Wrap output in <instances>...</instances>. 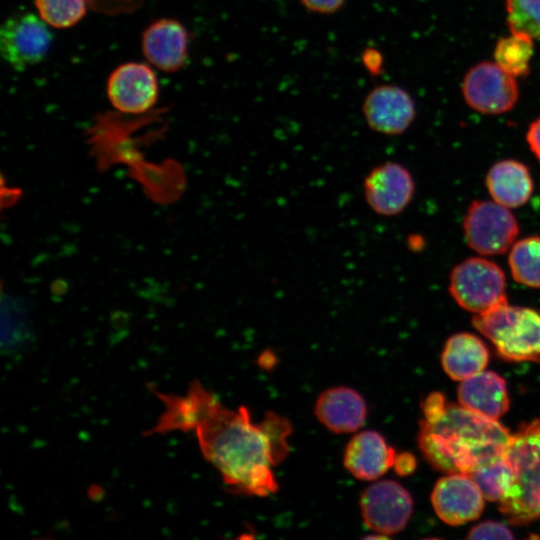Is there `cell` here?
<instances>
[{
  "label": "cell",
  "mask_w": 540,
  "mask_h": 540,
  "mask_svg": "<svg viewBox=\"0 0 540 540\" xmlns=\"http://www.w3.org/2000/svg\"><path fill=\"white\" fill-rule=\"evenodd\" d=\"M152 390L164 409L145 435L192 431L202 455L230 491L260 497L278 491L273 468L289 453L293 427L287 418L269 411L254 423L245 406H224L196 380L183 395Z\"/></svg>",
  "instance_id": "1"
},
{
  "label": "cell",
  "mask_w": 540,
  "mask_h": 540,
  "mask_svg": "<svg viewBox=\"0 0 540 540\" xmlns=\"http://www.w3.org/2000/svg\"><path fill=\"white\" fill-rule=\"evenodd\" d=\"M418 445L425 459L446 474L468 475L479 465L503 455L510 441L509 430L497 420L461 404L449 403L440 392L422 403Z\"/></svg>",
  "instance_id": "2"
},
{
  "label": "cell",
  "mask_w": 540,
  "mask_h": 540,
  "mask_svg": "<svg viewBox=\"0 0 540 540\" xmlns=\"http://www.w3.org/2000/svg\"><path fill=\"white\" fill-rule=\"evenodd\" d=\"M505 456L514 480L499 502V510L514 525L540 518V420L535 419L511 435Z\"/></svg>",
  "instance_id": "3"
},
{
  "label": "cell",
  "mask_w": 540,
  "mask_h": 540,
  "mask_svg": "<svg viewBox=\"0 0 540 540\" xmlns=\"http://www.w3.org/2000/svg\"><path fill=\"white\" fill-rule=\"evenodd\" d=\"M472 324L507 361L540 363V312L508 301L477 314Z\"/></svg>",
  "instance_id": "4"
},
{
  "label": "cell",
  "mask_w": 540,
  "mask_h": 540,
  "mask_svg": "<svg viewBox=\"0 0 540 540\" xmlns=\"http://www.w3.org/2000/svg\"><path fill=\"white\" fill-rule=\"evenodd\" d=\"M449 292L460 307L480 314L507 301L505 274L493 261L471 257L453 268Z\"/></svg>",
  "instance_id": "5"
},
{
  "label": "cell",
  "mask_w": 540,
  "mask_h": 540,
  "mask_svg": "<svg viewBox=\"0 0 540 540\" xmlns=\"http://www.w3.org/2000/svg\"><path fill=\"white\" fill-rule=\"evenodd\" d=\"M463 230L471 249L493 256L505 253L515 243L519 225L509 208L494 200H476L466 212Z\"/></svg>",
  "instance_id": "6"
},
{
  "label": "cell",
  "mask_w": 540,
  "mask_h": 540,
  "mask_svg": "<svg viewBox=\"0 0 540 540\" xmlns=\"http://www.w3.org/2000/svg\"><path fill=\"white\" fill-rule=\"evenodd\" d=\"M465 102L477 112L498 115L511 110L518 101L516 77L495 62L483 61L471 67L462 83Z\"/></svg>",
  "instance_id": "7"
},
{
  "label": "cell",
  "mask_w": 540,
  "mask_h": 540,
  "mask_svg": "<svg viewBox=\"0 0 540 540\" xmlns=\"http://www.w3.org/2000/svg\"><path fill=\"white\" fill-rule=\"evenodd\" d=\"M41 17L22 13L8 18L0 29V52L16 71L40 63L51 46L52 33Z\"/></svg>",
  "instance_id": "8"
},
{
  "label": "cell",
  "mask_w": 540,
  "mask_h": 540,
  "mask_svg": "<svg viewBox=\"0 0 540 540\" xmlns=\"http://www.w3.org/2000/svg\"><path fill=\"white\" fill-rule=\"evenodd\" d=\"M359 505L365 525L386 537L402 531L413 513L410 493L394 480H381L366 487Z\"/></svg>",
  "instance_id": "9"
},
{
  "label": "cell",
  "mask_w": 540,
  "mask_h": 540,
  "mask_svg": "<svg viewBox=\"0 0 540 540\" xmlns=\"http://www.w3.org/2000/svg\"><path fill=\"white\" fill-rule=\"evenodd\" d=\"M363 196L377 215L392 217L410 204L415 183L410 171L402 164L386 161L374 166L363 179Z\"/></svg>",
  "instance_id": "10"
},
{
  "label": "cell",
  "mask_w": 540,
  "mask_h": 540,
  "mask_svg": "<svg viewBox=\"0 0 540 540\" xmlns=\"http://www.w3.org/2000/svg\"><path fill=\"white\" fill-rule=\"evenodd\" d=\"M158 92L157 77L144 63L127 62L118 66L107 82L110 103L123 113L146 112L156 103Z\"/></svg>",
  "instance_id": "11"
},
{
  "label": "cell",
  "mask_w": 540,
  "mask_h": 540,
  "mask_svg": "<svg viewBox=\"0 0 540 540\" xmlns=\"http://www.w3.org/2000/svg\"><path fill=\"white\" fill-rule=\"evenodd\" d=\"M362 113L368 127L380 134L404 133L416 116L413 98L403 88L382 84L371 89L362 103Z\"/></svg>",
  "instance_id": "12"
},
{
  "label": "cell",
  "mask_w": 540,
  "mask_h": 540,
  "mask_svg": "<svg viewBox=\"0 0 540 540\" xmlns=\"http://www.w3.org/2000/svg\"><path fill=\"white\" fill-rule=\"evenodd\" d=\"M484 499L477 484L461 473L440 478L431 494L437 516L452 526L477 519L484 509Z\"/></svg>",
  "instance_id": "13"
},
{
  "label": "cell",
  "mask_w": 540,
  "mask_h": 540,
  "mask_svg": "<svg viewBox=\"0 0 540 540\" xmlns=\"http://www.w3.org/2000/svg\"><path fill=\"white\" fill-rule=\"evenodd\" d=\"M145 58L163 72L180 70L188 58V34L174 19H159L143 32L141 40Z\"/></svg>",
  "instance_id": "14"
},
{
  "label": "cell",
  "mask_w": 540,
  "mask_h": 540,
  "mask_svg": "<svg viewBox=\"0 0 540 540\" xmlns=\"http://www.w3.org/2000/svg\"><path fill=\"white\" fill-rule=\"evenodd\" d=\"M314 414L334 433H352L365 424L367 405L354 389L337 386L324 390L317 398Z\"/></svg>",
  "instance_id": "15"
},
{
  "label": "cell",
  "mask_w": 540,
  "mask_h": 540,
  "mask_svg": "<svg viewBox=\"0 0 540 540\" xmlns=\"http://www.w3.org/2000/svg\"><path fill=\"white\" fill-rule=\"evenodd\" d=\"M396 454L379 432L365 430L349 440L343 463L355 478L371 481L381 477L393 466Z\"/></svg>",
  "instance_id": "16"
},
{
  "label": "cell",
  "mask_w": 540,
  "mask_h": 540,
  "mask_svg": "<svg viewBox=\"0 0 540 540\" xmlns=\"http://www.w3.org/2000/svg\"><path fill=\"white\" fill-rule=\"evenodd\" d=\"M459 403L478 414L498 420L509 409L506 381L493 371H481L463 380L457 389Z\"/></svg>",
  "instance_id": "17"
},
{
  "label": "cell",
  "mask_w": 540,
  "mask_h": 540,
  "mask_svg": "<svg viewBox=\"0 0 540 540\" xmlns=\"http://www.w3.org/2000/svg\"><path fill=\"white\" fill-rule=\"evenodd\" d=\"M485 182L492 199L507 208L525 205L534 188L528 167L513 159L495 163L489 169Z\"/></svg>",
  "instance_id": "18"
},
{
  "label": "cell",
  "mask_w": 540,
  "mask_h": 540,
  "mask_svg": "<svg viewBox=\"0 0 540 540\" xmlns=\"http://www.w3.org/2000/svg\"><path fill=\"white\" fill-rule=\"evenodd\" d=\"M488 361L489 352L485 343L466 332L448 338L441 355L444 371L451 379L458 381L483 371Z\"/></svg>",
  "instance_id": "19"
},
{
  "label": "cell",
  "mask_w": 540,
  "mask_h": 540,
  "mask_svg": "<svg viewBox=\"0 0 540 540\" xmlns=\"http://www.w3.org/2000/svg\"><path fill=\"white\" fill-rule=\"evenodd\" d=\"M508 264L517 283L540 288V236H530L515 242L508 256Z\"/></svg>",
  "instance_id": "20"
},
{
  "label": "cell",
  "mask_w": 540,
  "mask_h": 540,
  "mask_svg": "<svg viewBox=\"0 0 540 540\" xmlns=\"http://www.w3.org/2000/svg\"><path fill=\"white\" fill-rule=\"evenodd\" d=\"M533 41L528 36L516 33L500 38L494 50L495 63L516 78L526 76L534 53Z\"/></svg>",
  "instance_id": "21"
},
{
  "label": "cell",
  "mask_w": 540,
  "mask_h": 540,
  "mask_svg": "<svg viewBox=\"0 0 540 540\" xmlns=\"http://www.w3.org/2000/svg\"><path fill=\"white\" fill-rule=\"evenodd\" d=\"M468 476L477 484L484 498L499 501L514 480V470L505 453L472 470Z\"/></svg>",
  "instance_id": "22"
},
{
  "label": "cell",
  "mask_w": 540,
  "mask_h": 540,
  "mask_svg": "<svg viewBox=\"0 0 540 540\" xmlns=\"http://www.w3.org/2000/svg\"><path fill=\"white\" fill-rule=\"evenodd\" d=\"M41 19L54 28L77 24L86 13V0H35Z\"/></svg>",
  "instance_id": "23"
},
{
  "label": "cell",
  "mask_w": 540,
  "mask_h": 540,
  "mask_svg": "<svg viewBox=\"0 0 540 540\" xmlns=\"http://www.w3.org/2000/svg\"><path fill=\"white\" fill-rule=\"evenodd\" d=\"M510 33L540 38V0H506Z\"/></svg>",
  "instance_id": "24"
},
{
  "label": "cell",
  "mask_w": 540,
  "mask_h": 540,
  "mask_svg": "<svg viewBox=\"0 0 540 540\" xmlns=\"http://www.w3.org/2000/svg\"><path fill=\"white\" fill-rule=\"evenodd\" d=\"M467 539H512L513 534L508 527L497 521H484L473 526Z\"/></svg>",
  "instance_id": "25"
},
{
  "label": "cell",
  "mask_w": 540,
  "mask_h": 540,
  "mask_svg": "<svg viewBox=\"0 0 540 540\" xmlns=\"http://www.w3.org/2000/svg\"><path fill=\"white\" fill-rule=\"evenodd\" d=\"M309 11L318 14H332L338 11L346 0H299Z\"/></svg>",
  "instance_id": "26"
},
{
  "label": "cell",
  "mask_w": 540,
  "mask_h": 540,
  "mask_svg": "<svg viewBox=\"0 0 540 540\" xmlns=\"http://www.w3.org/2000/svg\"><path fill=\"white\" fill-rule=\"evenodd\" d=\"M417 466L416 458L409 452L396 454L392 468L400 476H407L414 472Z\"/></svg>",
  "instance_id": "27"
},
{
  "label": "cell",
  "mask_w": 540,
  "mask_h": 540,
  "mask_svg": "<svg viewBox=\"0 0 540 540\" xmlns=\"http://www.w3.org/2000/svg\"><path fill=\"white\" fill-rule=\"evenodd\" d=\"M527 143L540 162V117L534 120L526 134Z\"/></svg>",
  "instance_id": "28"
},
{
  "label": "cell",
  "mask_w": 540,
  "mask_h": 540,
  "mask_svg": "<svg viewBox=\"0 0 540 540\" xmlns=\"http://www.w3.org/2000/svg\"><path fill=\"white\" fill-rule=\"evenodd\" d=\"M362 59L365 67L369 70L370 73H379L383 61L382 56L378 51H376L375 49H368L363 53Z\"/></svg>",
  "instance_id": "29"
}]
</instances>
